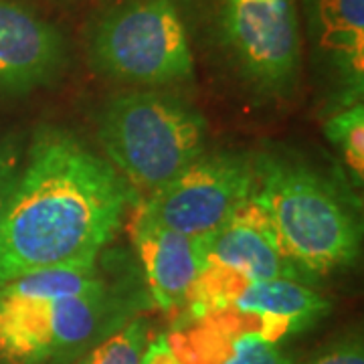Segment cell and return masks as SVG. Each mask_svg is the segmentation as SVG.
Listing matches in <instances>:
<instances>
[{"label": "cell", "mask_w": 364, "mask_h": 364, "mask_svg": "<svg viewBox=\"0 0 364 364\" xmlns=\"http://www.w3.org/2000/svg\"><path fill=\"white\" fill-rule=\"evenodd\" d=\"M255 178V158L245 152H205L138 208L176 233L208 239L247 200Z\"/></svg>", "instance_id": "cell-7"}, {"label": "cell", "mask_w": 364, "mask_h": 364, "mask_svg": "<svg viewBox=\"0 0 364 364\" xmlns=\"http://www.w3.org/2000/svg\"><path fill=\"white\" fill-rule=\"evenodd\" d=\"M205 265L241 273L247 279L310 282L279 247L272 221L255 196V188L233 217L205 239L203 267Z\"/></svg>", "instance_id": "cell-11"}, {"label": "cell", "mask_w": 364, "mask_h": 364, "mask_svg": "<svg viewBox=\"0 0 364 364\" xmlns=\"http://www.w3.org/2000/svg\"><path fill=\"white\" fill-rule=\"evenodd\" d=\"M87 57L104 77L142 90L193 81L195 55L174 0H122L87 28Z\"/></svg>", "instance_id": "cell-5"}, {"label": "cell", "mask_w": 364, "mask_h": 364, "mask_svg": "<svg viewBox=\"0 0 364 364\" xmlns=\"http://www.w3.org/2000/svg\"><path fill=\"white\" fill-rule=\"evenodd\" d=\"M69 61V43L57 26L13 0H0V97L51 87Z\"/></svg>", "instance_id": "cell-8"}, {"label": "cell", "mask_w": 364, "mask_h": 364, "mask_svg": "<svg viewBox=\"0 0 364 364\" xmlns=\"http://www.w3.org/2000/svg\"><path fill=\"white\" fill-rule=\"evenodd\" d=\"M324 119V136L338 150L352 182L363 188L364 182V105L363 100L350 104H332Z\"/></svg>", "instance_id": "cell-13"}, {"label": "cell", "mask_w": 364, "mask_h": 364, "mask_svg": "<svg viewBox=\"0 0 364 364\" xmlns=\"http://www.w3.org/2000/svg\"><path fill=\"white\" fill-rule=\"evenodd\" d=\"M227 63L257 97L286 100L299 81L301 33L296 0H210Z\"/></svg>", "instance_id": "cell-6"}, {"label": "cell", "mask_w": 364, "mask_h": 364, "mask_svg": "<svg viewBox=\"0 0 364 364\" xmlns=\"http://www.w3.org/2000/svg\"><path fill=\"white\" fill-rule=\"evenodd\" d=\"M25 150L26 142L21 134L16 132L0 134V235L25 162Z\"/></svg>", "instance_id": "cell-15"}, {"label": "cell", "mask_w": 364, "mask_h": 364, "mask_svg": "<svg viewBox=\"0 0 364 364\" xmlns=\"http://www.w3.org/2000/svg\"><path fill=\"white\" fill-rule=\"evenodd\" d=\"M0 284V364H73L150 308L122 251Z\"/></svg>", "instance_id": "cell-2"}, {"label": "cell", "mask_w": 364, "mask_h": 364, "mask_svg": "<svg viewBox=\"0 0 364 364\" xmlns=\"http://www.w3.org/2000/svg\"><path fill=\"white\" fill-rule=\"evenodd\" d=\"M138 203L128 181L75 134L41 126L2 225L0 284L97 261Z\"/></svg>", "instance_id": "cell-1"}, {"label": "cell", "mask_w": 364, "mask_h": 364, "mask_svg": "<svg viewBox=\"0 0 364 364\" xmlns=\"http://www.w3.org/2000/svg\"><path fill=\"white\" fill-rule=\"evenodd\" d=\"M132 243L150 306L162 312H181L203 272L205 239H193L150 221L136 205Z\"/></svg>", "instance_id": "cell-9"}, {"label": "cell", "mask_w": 364, "mask_h": 364, "mask_svg": "<svg viewBox=\"0 0 364 364\" xmlns=\"http://www.w3.org/2000/svg\"><path fill=\"white\" fill-rule=\"evenodd\" d=\"M223 364H298L279 348V344L267 342L261 336H235L231 354Z\"/></svg>", "instance_id": "cell-16"}, {"label": "cell", "mask_w": 364, "mask_h": 364, "mask_svg": "<svg viewBox=\"0 0 364 364\" xmlns=\"http://www.w3.org/2000/svg\"><path fill=\"white\" fill-rule=\"evenodd\" d=\"M148 340L150 324L144 316H136L116 334L79 356L73 364H140Z\"/></svg>", "instance_id": "cell-14"}, {"label": "cell", "mask_w": 364, "mask_h": 364, "mask_svg": "<svg viewBox=\"0 0 364 364\" xmlns=\"http://www.w3.org/2000/svg\"><path fill=\"white\" fill-rule=\"evenodd\" d=\"M299 364H364L363 338L360 334L342 336Z\"/></svg>", "instance_id": "cell-17"}, {"label": "cell", "mask_w": 364, "mask_h": 364, "mask_svg": "<svg viewBox=\"0 0 364 364\" xmlns=\"http://www.w3.org/2000/svg\"><path fill=\"white\" fill-rule=\"evenodd\" d=\"M255 196L299 272L314 279L354 265L360 227L332 182L291 158H255Z\"/></svg>", "instance_id": "cell-3"}, {"label": "cell", "mask_w": 364, "mask_h": 364, "mask_svg": "<svg viewBox=\"0 0 364 364\" xmlns=\"http://www.w3.org/2000/svg\"><path fill=\"white\" fill-rule=\"evenodd\" d=\"M97 142L136 195L148 196L207 152V119L170 91L130 87L102 105Z\"/></svg>", "instance_id": "cell-4"}, {"label": "cell", "mask_w": 364, "mask_h": 364, "mask_svg": "<svg viewBox=\"0 0 364 364\" xmlns=\"http://www.w3.org/2000/svg\"><path fill=\"white\" fill-rule=\"evenodd\" d=\"M308 35L324 75L336 87L332 104L364 93V0H304Z\"/></svg>", "instance_id": "cell-10"}, {"label": "cell", "mask_w": 364, "mask_h": 364, "mask_svg": "<svg viewBox=\"0 0 364 364\" xmlns=\"http://www.w3.org/2000/svg\"><path fill=\"white\" fill-rule=\"evenodd\" d=\"M225 306L261 318L277 344L330 312V301L322 294L296 279H247L221 308Z\"/></svg>", "instance_id": "cell-12"}]
</instances>
